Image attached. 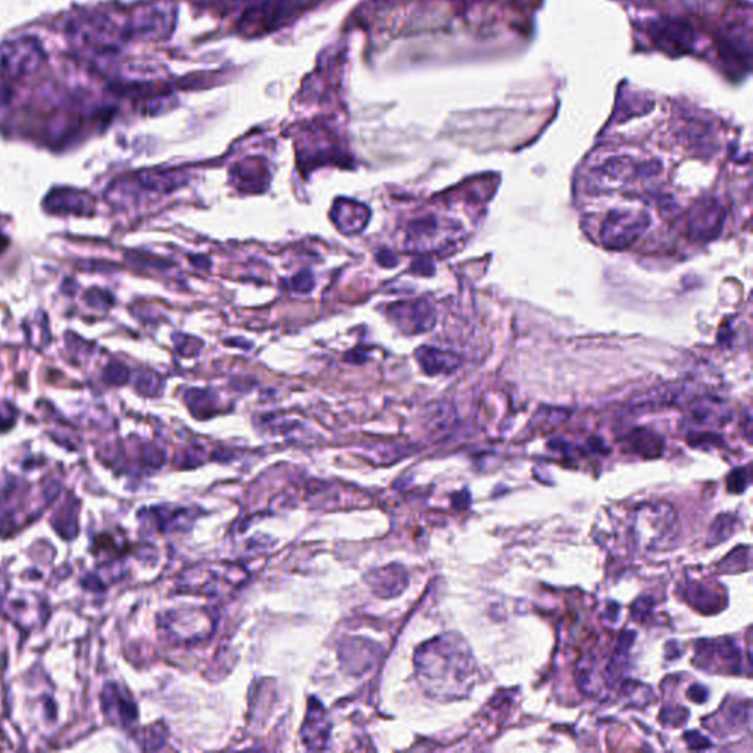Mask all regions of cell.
<instances>
[{"instance_id":"1","label":"cell","mask_w":753,"mask_h":753,"mask_svg":"<svg viewBox=\"0 0 753 753\" xmlns=\"http://www.w3.org/2000/svg\"><path fill=\"white\" fill-rule=\"evenodd\" d=\"M415 668L424 691L439 701L465 698L477 675L472 652L458 634L439 635L420 646Z\"/></svg>"},{"instance_id":"2","label":"cell","mask_w":753,"mask_h":753,"mask_svg":"<svg viewBox=\"0 0 753 753\" xmlns=\"http://www.w3.org/2000/svg\"><path fill=\"white\" fill-rule=\"evenodd\" d=\"M630 529L640 549H670L679 536V517L670 503H643L633 510Z\"/></svg>"},{"instance_id":"3","label":"cell","mask_w":753,"mask_h":753,"mask_svg":"<svg viewBox=\"0 0 753 753\" xmlns=\"http://www.w3.org/2000/svg\"><path fill=\"white\" fill-rule=\"evenodd\" d=\"M46 53L39 40L23 35L0 43V74L21 79L34 74L42 67Z\"/></svg>"},{"instance_id":"4","label":"cell","mask_w":753,"mask_h":753,"mask_svg":"<svg viewBox=\"0 0 753 753\" xmlns=\"http://www.w3.org/2000/svg\"><path fill=\"white\" fill-rule=\"evenodd\" d=\"M651 220L649 215L634 209H614L605 216L600 228L602 244L612 251H621L632 246L646 232Z\"/></svg>"},{"instance_id":"5","label":"cell","mask_w":753,"mask_h":753,"mask_svg":"<svg viewBox=\"0 0 753 753\" xmlns=\"http://www.w3.org/2000/svg\"><path fill=\"white\" fill-rule=\"evenodd\" d=\"M726 214L715 199L699 200L687 216V232L694 240H710L721 232Z\"/></svg>"},{"instance_id":"6","label":"cell","mask_w":753,"mask_h":753,"mask_svg":"<svg viewBox=\"0 0 753 753\" xmlns=\"http://www.w3.org/2000/svg\"><path fill=\"white\" fill-rule=\"evenodd\" d=\"M70 34L82 47L100 51L114 42V25L102 15L81 16L70 24Z\"/></svg>"},{"instance_id":"7","label":"cell","mask_w":753,"mask_h":753,"mask_svg":"<svg viewBox=\"0 0 753 753\" xmlns=\"http://www.w3.org/2000/svg\"><path fill=\"white\" fill-rule=\"evenodd\" d=\"M682 596L694 609L705 614H715L726 608L727 605L726 592L721 586L706 581H691L682 590Z\"/></svg>"},{"instance_id":"8","label":"cell","mask_w":753,"mask_h":753,"mask_svg":"<svg viewBox=\"0 0 753 753\" xmlns=\"http://www.w3.org/2000/svg\"><path fill=\"white\" fill-rule=\"evenodd\" d=\"M634 174L635 165L630 157H614L593 171V178L599 188H614L627 183Z\"/></svg>"},{"instance_id":"9","label":"cell","mask_w":753,"mask_h":753,"mask_svg":"<svg viewBox=\"0 0 753 753\" xmlns=\"http://www.w3.org/2000/svg\"><path fill=\"white\" fill-rule=\"evenodd\" d=\"M329 734V724L326 710L322 708L321 703L312 699L310 702V708H308L305 724H303V743L310 749H322V748H326Z\"/></svg>"},{"instance_id":"10","label":"cell","mask_w":753,"mask_h":753,"mask_svg":"<svg viewBox=\"0 0 753 753\" xmlns=\"http://www.w3.org/2000/svg\"><path fill=\"white\" fill-rule=\"evenodd\" d=\"M416 357H418L421 368L430 376L453 373L461 365V357L456 353L428 348V346H424L423 349L418 350Z\"/></svg>"},{"instance_id":"11","label":"cell","mask_w":753,"mask_h":753,"mask_svg":"<svg viewBox=\"0 0 753 753\" xmlns=\"http://www.w3.org/2000/svg\"><path fill=\"white\" fill-rule=\"evenodd\" d=\"M691 418L701 425H724L731 418L727 405L717 397H701L691 406Z\"/></svg>"},{"instance_id":"12","label":"cell","mask_w":753,"mask_h":753,"mask_svg":"<svg viewBox=\"0 0 753 753\" xmlns=\"http://www.w3.org/2000/svg\"><path fill=\"white\" fill-rule=\"evenodd\" d=\"M655 32H653V39L658 42V44L665 49L670 47L671 51L684 52L686 47L691 46V34L686 25L682 23H658Z\"/></svg>"},{"instance_id":"13","label":"cell","mask_w":753,"mask_h":753,"mask_svg":"<svg viewBox=\"0 0 753 753\" xmlns=\"http://www.w3.org/2000/svg\"><path fill=\"white\" fill-rule=\"evenodd\" d=\"M628 443L637 455L644 456V458H656L662 453V439L655 433L644 430V428H639L628 435Z\"/></svg>"},{"instance_id":"14","label":"cell","mask_w":753,"mask_h":753,"mask_svg":"<svg viewBox=\"0 0 753 753\" xmlns=\"http://www.w3.org/2000/svg\"><path fill=\"white\" fill-rule=\"evenodd\" d=\"M406 573L400 567H388V568L380 569L378 573L373 576V586L376 590L381 588L380 596L385 593L386 585H387V596H396L405 586L408 585V578Z\"/></svg>"},{"instance_id":"15","label":"cell","mask_w":753,"mask_h":753,"mask_svg":"<svg viewBox=\"0 0 753 753\" xmlns=\"http://www.w3.org/2000/svg\"><path fill=\"white\" fill-rule=\"evenodd\" d=\"M738 529V519L733 515L722 514L715 518V521L710 526V534H708V545L715 546L718 543L726 541L727 539L731 538L736 533Z\"/></svg>"},{"instance_id":"16","label":"cell","mask_w":753,"mask_h":753,"mask_svg":"<svg viewBox=\"0 0 753 753\" xmlns=\"http://www.w3.org/2000/svg\"><path fill=\"white\" fill-rule=\"evenodd\" d=\"M727 731H740L750 724V703H739L729 708V714L724 717Z\"/></svg>"},{"instance_id":"17","label":"cell","mask_w":753,"mask_h":753,"mask_svg":"<svg viewBox=\"0 0 753 753\" xmlns=\"http://www.w3.org/2000/svg\"><path fill=\"white\" fill-rule=\"evenodd\" d=\"M687 718H689V710L686 708L679 705H668L661 710L659 721L662 722L665 727L679 729V727L686 724Z\"/></svg>"},{"instance_id":"18","label":"cell","mask_w":753,"mask_h":753,"mask_svg":"<svg viewBox=\"0 0 753 753\" xmlns=\"http://www.w3.org/2000/svg\"><path fill=\"white\" fill-rule=\"evenodd\" d=\"M750 482L749 468H738L727 479V487L731 493H743Z\"/></svg>"},{"instance_id":"19","label":"cell","mask_w":753,"mask_h":753,"mask_svg":"<svg viewBox=\"0 0 753 753\" xmlns=\"http://www.w3.org/2000/svg\"><path fill=\"white\" fill-rule=\"evenodd\" d=\"M188 404L195 406V414L205 412L206 415L209 414V408L214 406V397L206 392H199V390H193L188 393Z\"/></svg>"},{"instance_id":"20","label":"cell","mask_w":753,"mask_h":753,"mask_svg":"<svg viewBox=\"0 0 753 753\" xmlns=\"http://www.w3.org/2000/svg\"><path fill=\"white\" fill-rule=\"evenodd\" d=\"M687 745L691 749L694 750H702L706 749V748H710V743L705 736L699 733V731H691V733H686Z\"/></svg>"},{"instance_id":"21","label":"cell","mask_w":753,"mask_h":753,"mask_svg":"<svg viewBox=\"0 0 753 753\" xmlns=\"http://www.w3.org/2000/svg\"><path fill=\"white\" fill-rule=\"evenodd\" d=\"M314 286V279L308 271H303L293 279V287L299 291H310Z\"/></svg>"},{"instance_id":"22","label":"cell","mask_w":753,"mask_h":753,"mask_svg":"<svg viewBox=\"0 0 753 753\" xmlns=\"http://www.w3.org/2000/svg\"><path fill=\"white\" fill-rule=\"evenodd\" d=\"M651 599H643V597H642V599L637 600L634 606H633V616H634L635 620L643 621L644 616L651 612Z\"/></svg>"},{"instance_id":"23","label":"cell","mask_w":753,"mask_h":753,"mask_svg":"<svg viewBox=\"0 0 753 753\" xmlns=\"http://www.w3.org/2000/svg\"><path fill=\"white\" fill-rule=\"evenodd\" d=\"M687 698L696 703H703L708 699V691L701 684H693V686L687 691Z\"/></svg>"},{"instance_id":"24","label":"cell","mask_w":753,"mask_h":753,"mask_svg":"<svg viewBox=\"0 0 753 753\" xmlns=\"http://www.w3.org/2000/svg\"><path fill=\"white\" fill-rule=\"evenodd\" d=\"M376 258H378V261H380L383 265H386V267H393V265H396V258H395L392 252L387 251V249L381 251Z\"/></svg>"}]
</instances>
